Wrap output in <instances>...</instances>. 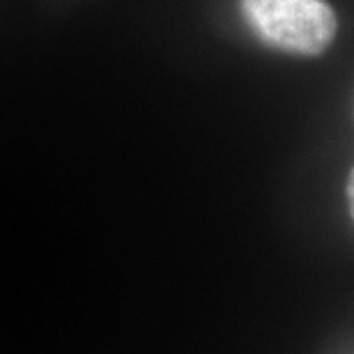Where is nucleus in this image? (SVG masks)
Instances as JSON below:
<instances>
[{"instance_id": "1", "label": "nucleus", "mask_w": 354, "mask_h": 354, "mask_svg": "<svg viewBox=\"0 0 354 354\" xmlns=\"http://www.w3.org/2000/svg\"><path fill=\"white\" fill-rule=\"evenodd\" d=\"M253 35L288 55L315 58L336 37V12L327 0H239Z\"/></svg>"}, {"instance_id": "2", "label": "nucleus", "mask_w": 354, "mask_h": 354, "mask_svg": "<svg viewBox=\"0 0 354 354\" xmlns=\"http://www.w3.org/2000/svg\"><path fill=\"white\" fill-rule=\"evenodd\" d=\"M348 205H350V214L354 218V168L350 171V177H348Z\"/></svg>"}]
</instances>
